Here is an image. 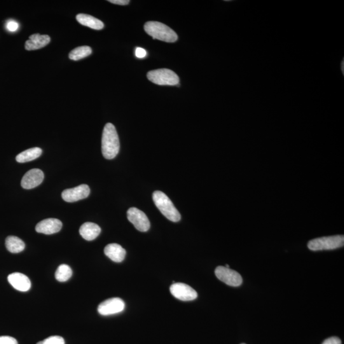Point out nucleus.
Segmentation results:
<instances>
[{
    "mask_svg": "<svg viewBox=\"0 0 344 344\" xmlns=\"http://www.w3.org/2000/svg\"><path fill=\"white\" fill-rule=\"evenodd\" d=\"M120 149V143L118 133L115 126L107 123L103 131L102 151L103 156L107 160L116 158Z\"/></svg>",
    "mask_w": 344,
    "mask_h": 344,
    "instance_id": "obj_1",
    "label": "nucleus"
},
{
    "mask_svg": "<svg viewBox=\"0 0 344 344\" xmlns=\"http://www.w3.org/2000/svg\"><path fill=\"white\" fill-rule=\"evenodd\" d=\"M144 30L154 39L160 40L161 41L173 43L178 39L176 33L172 28L156 21L146 23L144 25Z\"/></svg>",
    "mask_w": 344,
    "mask_h": 344,
    "instance_id": "obj_2",
    "label": "nucleus"
},
{
    "mask_svg": "<svg viewBox=\"0 0 344 344\" xmlns=\"http://www.w3.org/2000/svg\"><path fill=\"white\" fill-rule=\"evenodd\" d=\"M153 198L157 208L168 219L175 223L181 220V214L165 193L160 191H154Z\"/></svg>",
    "mask_w": 344,
    "mask_h": 344,
    "instance_id": "obj_3",
    "label": "nucleus"
},
{
    "mask_svg": "<svg viewBox=\"0 0 344 344\" xmlns=\"http://www.w3.org/2000/svg\"><path fill=\"white\" fill-rule=\"evenodd\" d=\"M343 235H334L315 238L308 243V247L313 251L323 250H333L343 247Z\"/></svg>",
    "mask_w": 344,
    "mask_h": 344,
    "instance_id": "obj_4",
    "label": "nucleus"
},
{
    "mask_svg": "<svg viewBox=\"0 0 344 344\" xmlns=\"http://www.w3.org/2000/svg\"><path fill=\"white\" fill-rule=\"evenodd\" d=\"M152 83L160 86H176L179 83V77L172 70L163 69L152 70L147 75Z\"/></svg>",
    "mask_w": 344,
    "mask_h": 344,
    "instance_id": "obj_5",
    "label": "nucleus"
},
{
    "mask_svg": "<svg viewBox=\"0 0 344 344\" xmlns=\"http://www.w3.org/2000/svg\"><path fill=\"white\" fill-rule=\"evenodd\" d=\"M215 274L219 280L230 286L238 287L242 284L243 279L240 273L225 266L217 267Z\"/></svg>",
    "mask_w": 344,
    "mask_h": 344,
    "instance_id": "obj_6",
    "label": "nucleus"
},
{
    "mask_svg": "<svg viewBox=\"0 0 344 344\" xmlns=\"http://www.w3.org/2000/svg\"><path fill=\"white\" fill-rule=\"evenodd\" d=\"M128 219L135 227L142 232H146L150 228V222L146 214L137 208H130L127 212Z\"/></svg>",
    "mask_w": 344,
    "mask_h": 344,
    "instance_id": "obj_7",
    "label": "nucleus"
},
{
    "mask_svg": "<svg viewBox=\"0 0 344 344\" xmlns=\"http://www.w3.org/2000/svg\"><path fill=\"white\" fill-rule=\"evenodd\" d=\"M170 292L175 298L182 301H191L197 298L195 289L184 283H174L170 286Z\"/></svg>",
    "mask_w": 344,
    "mask_h": 344,
    "instance_id": "obj_8",
    "label": "nucleus"
},
{
    "mask_svg": "<svg viewBox=\"0 0 344 344\" xmlns=\"http://www.w3.org/2000/svg\"><path fill=\"white\" fill-rule=\"evenodd\" d=\"M90 194V187L82 184L74 188L65 189L62 192V196L65 202L72 203L88 198Z\"/></svg>",
    "mask_w": 344,
    "mask_h": 344,
    "instance_id": "obj_9",
    "label": "nucleus"
},
{
    "mask_svg": "<svg viewBox=\"0 0 344 344\" xmlns=\"http://www.w3.org/2000/svg\"><path fill=\"white\" fill-rule=\"evenodd\" d=\"M125 304L123 299L112 298L100 303L98 311L102 315H109L122 312L125 309Z\"/></svg>",
    "mask_w": 344,
    "mask_h": 344,
    "instance_id": "obj_10",
    "label": "nucleus"
},
{
    "mask_svg": "<svg viewBox=\"0 0 344 344\" xmlns=\"http://www.w3.org/2000/svg\"><path fill=\"white\" fill-rule=\"evenodd\" d=\"M44 179L43 172L38 168H34L26 173L21 181V186L26 189L35 188L43 182Z\"/></svg>",
    "mask_w": 344,
    "mask_h": 344,
    "instance_id": "obj_11",
    "label": "nucleus"
},
{
    "mask_svg": "<svg viewBox=\"0 0 344 344\" xmlns=\"http://www.w3.org/2000/svg\"><path fill=\"white\" fill-rule=\"evenodd\" d=\"M63 224L60 220L49 218L44 219L37 224L35 230L40 233L52 235V234L59 232Z\"/></svg>",
    "mask_w": 344,
    "mask_h": 344,
    "instance_id": "obj_12",
    "label": "nucleus"
},
{
    "mask_svg": "<svg viewBox=\"0 0 344 344\" xmlns=\"http://www.w3.org/2000/svg\"><path fill=\"white\" fill-rule=\"evenodd\" d=\"M8 280L12 286L18 291L26 292L31 288L29 278L21 273H13L9 275Z\"/></svg>",
    "mask_w": 344,
    "mask_h": 344,
    "instance_id": "obj_13",
    "label": "nucleus"
},
{
    "mask_svg": "<svg viewBox=\"0 0 344 344\" xmlns=\"http://www.w3.org/2000/svg\"><path fill=\"white\" fill-rule=\"evenodd\" d=\"M51 42L49 35L34 34L30 37L29 40L26 42L25 49L27 51H35L43 48L48 46Z\"/></svg>",
    "mask_w": 344,
    "mask_h": 344,
    "instance_id": "obj_14",
    "label": "nucleus"
},
{
    "mask_svg": "<svg viewBox=\"0 0 344 344\" xmlns=\"http://www.w3.org/2000/svg\"><path fill=\"white\" fill-rule=\"evenodd\" d=\"M105 254L112 261L121 263L126 256V250L118 243H111L105 247Z\"/></svg>",
    "mask_w": 344,
    "mask_h": 344,
    "instance_id": "obj_15",
    "label": "nucleus"
},
{
    "mask_svg": "<svg viewBox=\"0 0 344 344\" xmlns=\"http://www.w3.org/2000/svg\"><path fill=\"white\" fill-rule=\"evenodd\" d=\"M79 233L84 239L91 241L98 237L101 233V228L97 224L88 222L81 226Z\"/></svg>",
    "mask_w": 344,
    "mask_h": 344,
    "instance_id": "obj_16",
    "label": "nucleus"
},
{
    "mask_svg": "<svg viewBox=\"0 0 344 344\" xmlns=\"http://www.w3.org/2000/svg\"><path fill=\"white\" fill-rule=\"evenodd\" d=\"M76 19L81 25L91 29L100 30L104 28V24L102 21L88 14H79L77 16Z\"/></svg>",
    "mask_w": 344,
    "mask_h": 344,
    "instance_id": "obj_17",
    "label": "nucleus"
},
{
    "mask_svg": "<svg viewBox=\"0 0 344 344\" xmlns=\"http://www.w3.org/2000/svg\"><path fill=\"white\" fill-rule=\"evenodd\" d=\"M42 154V150L39 147L26 150L16 156V161L19 163H27L39 158Z\"/></svg>",
    "mask_w": 344,
    "mask_h": 344,
    "instance_id": "obj_18",
    "label": "nucleus"
},
{
    "mask_svg": "<svg viewBox=\"0 0 344 344\" xmlns=\"http://www.w3.org/2000/svg\"><path fill=\"white\" fill-rule=\"evenodd\" d=\"M6 245L7 250L11 253H20L24 250L25 243L20 238L15 236H9L6 238Z\"/></svg>",
    "mask_w": 344,
    "mask_h": 344,
    "instance_id": "obj_19",
    "label": "nucleus"
},
{
    "mask_svg": "<svg viewBox=\"0 0 344 344\" xmlns=\"http://www.w3.org/2000/svg\"><path fill=\"white\" fill-rule=\"evenodd\" d=\"M91 53H92V49L90 47H79L70 53L69 58L72 60L79 61L83 59V58H87L88 56L91 55Z\"/></svg>",
    "mask_w": 344,
    "mask_h": 344,
    "instance_id": "obj_20",
    "label": "nucleus"
},
{
    "mask_svg": "<svg viewBox=\"0 0 344 344\" xmlns=\"http://www.w3.org/2000/svg\"><path fill=\"white\" fill-rule=\"evenodd\" d=\"M72 275V270L67 264H62L56 271L55 277L59 282H66Z\"/></svg>",
    "mask_w": 344,
    "mask_h": 344,
    "instance_id": "obj_21",
    "label": "nucleus"
},
{
    "mask_svg": "<svg viewBox=\"0 0 344 344\" xmlns=\"http://www.w3.org/2000/svg\"><path fill=\"white\" fill-rule=\"evenodd\" d=\"M42 341L43 344H65L64 338L60 336H51Z\"/></svg>",
    "mask_w": 344,
    "mask_h": 344,
    "instance_id": "obj_22",
    "label": "nucleus"
},
{
    "mask_svg": "<svg viewBox=\"0 0 344 344\" xmlns=\"http://www.w3.org/2000/svg\"><path fill=\"white\" fill-rule=\"evenodd\" d=\"M19 28H20V25H19V23L13 20H9L6 23V28L9 32H17Z\"/></svg>",
    "mask_w": 344,
    "mask_h": 344,
    "instance_id": "obj_23",
    "label": "nucleus"
},
{
    "mask_svg": "<svg viewBox=\"0 0 344 344\" xmlns=\"http://www.w3.org/2000/svg\"><path fill=\"white\" fill-rule=\"evenodd\" d=\"M0 344H18L16 338L9 336H0Z\"/></svg>",
    "mask_w": 344,
    "mask_h": 344,
    "instance_id": "obj_24",
    "label": "nucleus"
},
{
    "mask_svg": "<svg viewBox=\"0 0 344 344\" xmlns=\"http://www.w3.org/2000/svg\"><path fill=\"white\" fill-rule=\"evenodd\" d=\"M322 344H341V341L340 338L336 336H332L325 340Z\"/></svg>",
    "mask_w": 344,
    "mask_h": 344,
    "instance_id": "obj_25",
    "label": "nucleus"
},
{
    "mask_svg": "<svg viewBox=\"0 0 344 344\" xmlns=\"http://www.w3.org/2000/svg\"><path fill=\"white\" fill-rule=\"evenodd\" d=\"M135 55L138 58H140V59H141V58L146 57L147 52L145 49L138 48L136 49Z\"/></svg>",
    "mask_w": 344,
    "mask_h": 344,
    "instance_id": "obj_26",
    "label": "nucleus"
},
{
    "mask_svg": "<svg viewBox=\"0 0 344 344\" xmlns=\"http://www.w3.org/2000/svg\"><path fill=\"white\" fill-rule=\"evenodd\" d=\"M110 3L119 5V6H126L130 3L129 0H109Z\"/></svg>",
    "mask_w": 344,
    "mask_h": 344,
    "instance_id": "obj_27",
    "label": "nucleus"
},
{
    "mask_svg": "<svg viewBox=\"0 0 344 344\" xmlns=\"http://www.w3.org/2000/svg\"><path fill=\"white\" fill-rule=\"evenodd\" d=\"M343 61L344 60H342V62L341 63V70L342 71V74L343 75L344 72H343Z\"/></svg>",
    "mask_w": 344,
    "mask_h": 344,
    "instance_id": "obj_28",
    "label": "nucleus"
},
{
    "mask_svg": "<svg viewBox=\"0 0 344 344\" xmlns=\"http://www.w3.org/2000/svg\"><path fill=\"white\" fill-rule=\"evenodd\" d=\"M37 344H43V341H39V342L37 343Z\"/></svg>",
    "mask_w": 344,
    "mask_h": 344,
    "instance_id": "obj_29",
    "label": "nucleus"
},
{
    "mask_svg": "<svg viewBox=\"0 0 344 344\" xmlns=\"http://www.w3.org/2000/svg\"><path fill=\"white\" fill-rule=\"evenodd\" d=\"M225 267H226V268H229V266L228 264H226Z\"/></svg>",
    "mask_w": 344,
    "mask_h": 344,
    "instance_id": "obj_30",
    "label": "nucleus"
},
{
    "mask_svg": "<svg viewBox=\"0 0 344 344\" xmlns=\"http://www.w3.org/2000/svg\"><path fill=\"white\" fill-rule=\"evenodd\" d=\"M242 344H245V343H242Z\"/></svg>",
    "mask_w": 344,
    "mask_h": 344,
    "instance_id": "obj_31",
    "label": "nucleus"
}]
</instances>
